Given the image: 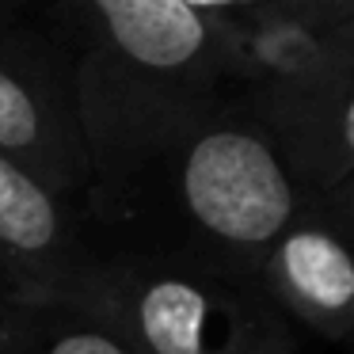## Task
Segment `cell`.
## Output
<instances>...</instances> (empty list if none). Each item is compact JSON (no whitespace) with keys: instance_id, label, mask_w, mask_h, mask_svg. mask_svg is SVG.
I'll return each instance as SVG.
<instances>
[{"instance_id":"8","label":"cell","mask_w":354,"mask_h":354,"mask_svg":"<svg viewBox=\"0 0 354 354\" xmlns=\"http://www.w3.org/2000/svg\"><path fill=\"white\" fill-rule=\"evenodd\" d=\"M229 92L320 88L354 77V39L328 35L301 8H270L217 31Z\"/></svg>"},{"instance_id":"6","label":"cell","mask_w":354,"mask_h":354,"mask_svg":"<svg viewBox=\"0 0 354 354\" xmlns=\"http://www.w3.org/2000/svg\"><path fill=\"white\" fill-rule=\"evenodd\" d=\"M92 255L77 217L0 153V293L4 301H69L77 305Z\"/></svg>"},{"instance_id":"12","label":"cell","mask_w":354,"mask_h":354,"mask_svg":"<svg viewBox=\"0 0 354 354\" xmlns=\"http://www.w3.org/2000/svg\"><path fill=\"white\" fill-rule=\"evenodd\" d=\"M0 313H4V293H0Z\"/></svg>"},{"instance_id":"2","label":"cell","mask_w":354,"mask_h":354,"mask_svg":"<svg viewBox=\"0 0 354 354\" xmlns=\"http://www.w3.org/2000/svg\"><path fill=\"white\" fill-rule=\"evenodd\" d=\"M35 12L69 62L92 171L229 92L214 27L183 0H42Z\"/></svg>"},{"instance_id":"9","label":"cell","mask_w":354,"mask_h":354,"mask_svg":"<svg viewBox=\"0 0 354 354\" xmlns=\"http://www.w3.org/2000/svg\"><path fill=\"white\" fill-rule=\"evenodd\" d=\"M0 354H138L111 320L69 301H4Z\"/></svg>"},{"instance_id":"7","label":"cell","mask_w":354,"mask_h":354,"mask_svg":"<svg viewBox=\"0 0 354 354\" xmlns=\"http://www.w3.org/2000/svg\"><path fill=\"white\" fill-rule=\"evenodd\" d=\"M236 95L301 198H328L354 187V77Z\"/></svg>"},{"instance_id":"10","label":"cell","mask_w":354,"mask_h":354,"mask_svg":"<svg viewBox=\"0 0 354 354\" xmlns=\"http://www.w3.org/2000/svg\"><path fill=\"white\" fill-rule=\"evenodd\" d=\"M183 4L194 16L206 19V24L214 27V35L225 31V27L244 24V19H252V16H259V12H270V8H301L305 12L301 0H183Z\"/></svg>"},{"instance_id":"1","label":"cell","mask_w":354,"mask_h":354,"mask_svg":"<svg viewBox=\"0 0 354 354\" xmlns=\"http://www.w3.org/2000/svg\"><path fill=\"white\" fill-rule=\"evenodd\" d=\"M301 202L244 100L225 92L95 168L77 229L92 259L255 282Z\"/></svg>"},{"instance_id":"3","label":"cell","mask_w":354,"mask_h":354,"mask_svg":"<svg viewBox=\"0 0 354 354\" xmlns=\"http://www.w3.org/2000/svg\"><path fill=\"white\" fill-rule=\"evenodd\" d=\"M77 305L111 320L138 354H297L293 328L255 282L95 259Z\"/></svg>"},{"instance_id":"11","label":"cell","mask_w":354,"mask_h":354,"mask_svg":"<svg viewBox=\"0 0 354 354\" xmlns=\"http://www.w3.org/2000/svg\"><path fill=\"white\" fill-rule=\"evenodd\" d=\"M42 0H0V16H24V12H35Z\"/></svg>"},{"instance_id":"4","label":"cell","mask_w":354,"mask_h":354,"mask_svg":"<svg viewBox=\"0 0 354 354\" xmlns=\"http://www.w3.org/2000/svg\"><path fill=\"white\" fill-rule=\"evenodd\" d=\"M0 153L77 217L92 176L77 88L62 46L31 12L0 16Z\"/></svg>"},{"instance_id":"5","label":"cell","mask_w":354,"mask_h":354,"mask_svg":"<svg viewBox=\"0 0 354 354\" xmlns=\"http://www.w3.org/2000/svg\"><path fill=\"white\" fill-rule=\"evenodd\" d=\"M354 187L305 198L278 232L255 286L290 328H305L328 343H346L354 331Z\"/></svg>"}]
</instances>
